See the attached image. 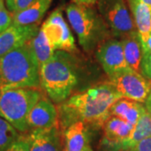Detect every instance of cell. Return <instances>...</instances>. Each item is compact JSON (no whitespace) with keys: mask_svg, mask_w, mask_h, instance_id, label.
<instances>
[{"mask_svg":"<svg viewBox=\"0 0 151 151\" xmlns=\"http://www.w3.org/2000/svg\"><path fill=\"white\" fill-rule=\"evenodd\" d=\"M80 69L75 55L56 50L51 58L40 66V87L56 104L72 95L79 82Z\"/></svg>","mask_w":151,"mask_h":151,"instance_id":"obj_2","label":"cell"},{"mask_svg":"<svg viewBox=\"0 0 151 151\" xmlns=\"http://www.w3.org/2000/svg\"><path fill=\"white\" fill-rule=\"evenodd\" d=\"M2 90L40 87V64L30 40L0 57Z\"/></svg>","mask_w":151,"mask_h":151,"instance_id":"obj_3","label":"cell"},{"mask_svg":"<svg viewBox=\"0 0 151 151\" xmlns=\"http://www.w3.org/2000/svg\"><path fill=\"white\" fill-rule=\"evenodd\" d=\"M96 57L108 77L129 69L124 58V48L120 40L110 38L100 44L96 51Z\"/></svg>","mask_w":151,"mask_h":151,"instance_id":"obj_9","label":"cell"},{"mask_svg":"<svg viewBox=\"0 0 151 151\" xmlns=\"http://www.w3.org/2000/svg\"><path fill=\"white\" fill-rule=\"evenodd\" d=\"M133 126L116 116H110L103 126L101 145L108 151H122L124 141L128 138Z\"/></svg>","mask_w":151,"mask_h":151,"instance_id":"obj_11","label":"cell"},{"mask_svg":"<svg viewBox=\"0 0 151 151\" xmlns=\"http://www.w3.org/2000/svg\"><path fill=\"white\" fill-rule=\"evenodd\" d=\"M30 44L36 55L40 66L50 59L51 56L54 55L55 50L50 46L47 38L41 29H40L36 35L30 40Z\"/></svg>","mask_w":151,"mask_h":151,"instance_id":"obj_20","label":"cell"},{"mask_svg":"<svg viewBox=\"0 0 151 151\" xmlns=\"http://www.w3.org/2000/svg\"><path fill=\"white\" fill-rule=\"evenodd\" d=\"M13 24V15L6 6L4 0H0V33Z\"/></svg>","mask_w":151,"mask_h":151,"instance_id":"obj_22","label":"cell"},{"mask_svg":"<svg viewBox=\"0 0 151 151\" xmlns=\"http://www.w3.org/2000/svg\"><path fill=\"white\" fill-rule=\"evenodd\" d=\"M124 48V58L128 67L140 73V65L143 57V48L139 35L120 40Z\"/></svg>","mask_w":151,"mask_h":151,"instance_id":"obj_19","label":"cell"},{"mask_svg":"<svg viewBox=\"0 0 151 151\" xmlns=\"http://www.w3.org/2000/svg\"><path fill=\"white\" fill-rule=\"evenodd\" d=\"M95 6L113 38L138 35L127 0H98Z\"/></svg>","mask_w":151,"mask_h":151,"instance_id":"obj_6","label":"cell"},{"mask_svg":"<svg viewBox=\"0 0 151 151\" xmlns=\"http://www.w3.org/2000/svg\"><path fill=\"white\" fill-rule=\"evenodd\" d=\"M84 151H93V150H92V148H91V147L89 146V147H87V148H86V150H85Z\"/></svg>","mask_w":151,"mask_h":151,"instance_id":"obj_32","label":"cell"},{"mask_svg":"<svg viewBox=\"0 0 151 151\" xmlns=\"http://www.w3.org/2000/svg\"><path fill=\"white\" fill-rule=\"evenodd\" d=\"M21 134L7 120L0 117V151H8Z\"/></svg>","mask_w":151,"mask_h":151,"instance_id":"obj_21","label":"cell"},{"mask_svg":"<svg viewBox=\"0 0 151 151\" xmlns=\"http://www.w3.org/2000/svg\"><path fill=\"white\" fill-rule=\"evenodd\" d=\"M140 73L148 79L151 80V52H143Z\"/></svg>","mask_w":151,"mask_h":151,"instance_id":"obj_24","label":"cell"},{"mask_svg":"<svg viewBox=\"0 0 151 151\" xmlns=\"http://www.w3.org/2000/svg\"><path fill=\"white\" fill-rule=\"evenodd\" d=\"M40 29L55 51L64 50L73 53L76 50L75 39L60 9L53 11L41 24Z\"/></svg>","mask_w":151,"mask_h":151,"instance_id":"obj_8","label":"cell"},{"mask_svg":"<svg viewBox=\"0 0 151 151\" xmlns=\"http://www.w3.org/2000/svg\"><path fill=\"white\" fill-rule=\"evenodd\" d=\"M58 121V109L46 94H44L31 109L27 119L29 131L51 129L59 125Z\"/></svg>","mask_w":151,"mask_h":151,"instance_id":"obj_10","label":"cell"},{"mask_svg":"<svg viewBox=\"0 0 151 151\" xmlns=\"http://www.w3.org/2000/svg\"><path fill=\"white\" fill-rule=\"evenodd\" d=\"M137 1H139L140 3H143V4H146V5L150 6L151 8V0H137Z\"/></svg>","mask_w":151,"mask_h":151,"instance_id":"obj_30","label":"cell"},{"mask_svg":"<svg viewBox=\"0 0 151 151\" xmlns=\"http://www.w3.org/2000/svg\"><path fill=\"white\" fill-rule=\"evenodd\" d=\"M109 79V82L124 98L145 103L150 92V79L131 69L122 71Z\"/></svg>","mask_w":151,"mask_h":151,"instance_id":"obj_7","label":"cell"},{"mask_svg":"<svg viewBox=\"0 0 151 151\" xmlns=\"http://www.w3.org/2000/svg\"><path fill=\"white\" fill-rule=\"evenodd\" d=\"M145 107L147 111H149L150 113H151V90L149 96L147 97V99H146L145 103Z\"/></svg>","mask_w":151,"mask_h":151,"instance_id":"obj_29","label":"cell"},{"mask_svg":"<svg viewBox=\"0 0 151 151\" xmlns=\"http://www.w3.org/2000/svg\"><path fill=\"white\" fill-rule=\"evenodd\" d=\"M53 0H35L27 9L12 14L13 24L18 25H40Z\"/></svg>","mask_w":151,"mask_h":151,"instance_id":"obj_16","label":"cell"},{"mask_svg":"<svg viewBox=\"0 0 151 151\" xmlns=\"http://www.w3.org/2000/svg\"><path fill=\"white\" fill-rule=\"evenodd\" d=\"M127 151H151V137L140 141Z\"/></svg>","mask_w":151,"mask_h":151,"instance_id":"obj_26","label":"cell"},{"mask_svg":"<svg viewBox=\"0 0 151 151\" xmlns=\"http://www.w3.org/2000/svg\"><path fill=\"white\" fill-rule=\"evenodd\" d=\"M2 94H3V90H2V87L0 86V104H1V98H2Z\"/></svg>","mask_w":151,"mask_h":151,"instance_id":"obj_31","label":"cell"},{"mask_svg":"<svg viewBox=\"0 0 151 151\" xmlns=\"http://www.w3.org/2000/svg\"><path fill=\"white\" fill-rule=\"evenodd\" d=\"M143 52H151V35L149 37L148 40L144 45H142Z\"/></svg>","mask_w":151,"mask_h":151,"instance_id":"obj_28","label":"cell"},{"mask_svg":"<svg viewBox=\"0 0 151 151\" xmlns=\"http://www.w3.org/2000/svg\"><path fill=\"white\" fill-rule=\"evenodd\" d=\"M8 151H29V144L26 134L20 135V137L11 145Z\"/></svg>","mask_w":151,"mask_h":151,"instance_id":"obj_25","label":"cell"},{"mask_svg":"<svg viewBox=\"0 0 151 151\" xmlns=\"http://www.w3.org/2000/svg\"><path fill=\"white\" fill-rule=\"evenodd\" d=\"M65 14L84 51H96L100 44L113 38L95 5L70 3Z\"/></svg>","mask_w":151,"mask_h":151,"instance_id":"obj_4","label":"cell"},{"mask_svg":"<svg viewBox=\"0 0 151 151\" xmlns=\"http://www.w3.org/2000/svg\"><path fill=\"white\" fill-rule=\"evenodd\" d=\"M26 135L29 151H64L59 125L48 129L30 130Z\"/></svg>","mask_w":151,"mask_h":151,"instance_id":"obj_13","label":"cell"},{"mask_svg":"<svg viewBox=\"0 0 151 151\" xmlns=\"http://www.w3.org/2000/svg\"><path fill=\"white\" fill-rule=\"evenodd\" d=\"M145 110L142 103L122 97L112 105L109 113L110 116L119 117L134 127Z\"/></svg>","mask_w":151,"mask_h":151,"instance_id":"obj_17","label":"cell"},{"mask_svg":"<svg viewBox=\"0 0 151 151\" xmlns=\"http://www.w3.org/2000/svg\"><path fill=\"white\" fill-rule=\"evenodd\" d=\"M89 146L88 126L85 123L75 122L64 129V151H84Z\"/></svg>","mask_w":151,"mask_h":151,"instance_id":"obj_14","label":"cell"},{"mask_svg":"<svg viewBox=\"0 0 151 151\" xmlns=\"http://www.w3.org/2000/svg\"><path fill=\"white\" fill-rule=\"evenodd\" d=\"M149 137H151V113L145 110L133 128L128 138L124 141L122 151L129 150L138 143Z\"/></svg>","mask_w":151,"mask_h":151,"instance_id":"obj_18","label":"cell"},{"mask_svg":"<svg viewBox=\"0 0 151 151\" xmlns=\"http://www.w3.org/2000/svg\"><path fill=\"white\" fill-rule=\"evenodd\" d=\"M122 97L111 82L101 83L85 91L72 94L58 104L59 126L63 129L81 121L92 128H103L110 117V108Z\"/></svg>","mask_w":151,"mask_h":151,"instance_id":"obj_1","label":"cell"},{"mask_svg":"<svg viewBox=\"0 0 151 151\" xmlns=\"http://www.w3.org/2000/svg\"><path fill=\"white\" fill-rule=\"evenodd\" d=\"M44 95L41 88L23 87L3 91L0 117L4 118L22 134L29 132L27 119L35 105Z\"/></svg>","mask_w":151,"mask_h":151,"instance_id":"obj_5","label":"cell"},{"mask_svg":"<svg viewBox=\"0 0 151 151\" xmlns=\"http://www.w3.org/2000/svg\"><path fill=\"white\" fill-rule=\"evenodd\" d=\"M35 0H5V4L12 14H16L27 9Z\"/></svg>","mask_w":151,"mask_h":151,"instance_id":"obj_23","label":"cell"},{"mask_svg":"<svg viewBox=\"0 0 151 151\" xmlns=\"http://www.w3.org/2000/svg\"><path fill=\"white\" fill-rule=\"evenodd\" d=\"M40 25H18L13 24L0 33V57L22 46L36 35Z\"/></svg>","mask_w":151,"mask_h":151,"instance_id":"obj_12","label":"cell"},{"mask_svg":"<svg viewBox=\"0 0 151 151\" xmlns=\"http://www.w3.org/2000/svg\"><path fill=\"white\" fill-rule=\"evenodd\" d=\"M135 27L144 45L151 35V8L137 0H127Z\"/></svg>","mask_w":151,"mask_h":151,"instance_id":"obj_15","label":"cell"},{"mask_svg":"<svg viewBox=\"0 0 151 151\" xmlns=\"http://www.w3.org/2000/svg\"><path fill=\"white\" fill-rule=\"evenodd\" d=\"M98 0H70V3L85 4V5H95Z\"/></svg>","mask_w":151,"mask_h":151,"instance_id":"obj_27","label":"cell"}]
</instances>
